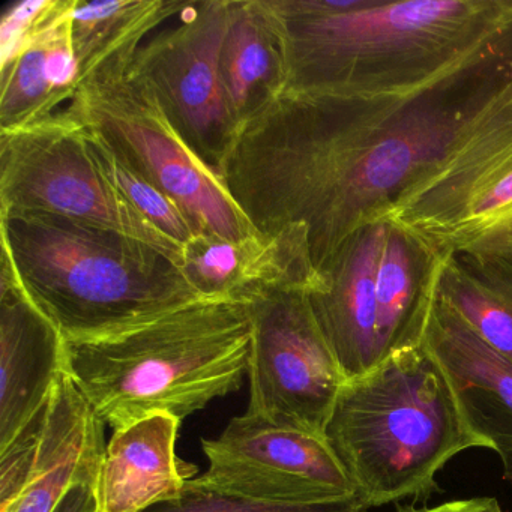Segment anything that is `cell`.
Segmentation results:
<instances>
[{"label": "cell", "mask_w": 512, "mask_h": 512, "mask_svg": "<svg viewBox=\"0 0 512 512\" xmlns=\"http://www.w3.org/2000/svg\"><path fill=\"white\" fill-rule=\"evenodd\" d=\"M53 512H100L94 484L74 485Z\"/></svg>", "instance_id": "27"}, {"label": "cell", "mask_w": 512, "mask_h": 512, "mask_svg": "<svg viewBox=\"0 0 512 512\" xmlns=\"http://www.w3.org/2000/svg\"><path fill=\"white\" fill-rule=\"evenodd\" d=\"M382 221L412 233L440 257L512 251V107Z\"/></svg>", "instance_id": "8"}, {"label": "cell", "mask_w": 512, "mask_h": 512, "mask_svg": "<svg viewBox=\"0 0 512 512\" xmlns=\"http://www.w3.org/2000/svg\"><path fill=\"white\" fill-rule=\"evenodd\" d=\"M220 67L236 131L286 89L283 41L265 0H229Z\"/></svg>", "instance_id": "20"}, {"label": "cell", "mask_w": 512, "mask_h": 512, "mask_svg": "<svg viewBox=\"0 0 512 512\" xmlns=\"http://www.w3.org/2000/svg\"><path fill=\"white\" fill-rule=\"evenodd\" d=\"M286 89L352 97L424 88L512 28V0H265Z\"/></svg>", "instance_id": "2"}, {"label": "cell", "mask_w": 512, "mask_h": 512, "mask_svg": "<svg viewBox=\"0 0 512 512\" xmlns=\"http://www.w3.org/2000/svg\"><path fill=\"white\" fill-rule=\"evenodd\" d=\"M370 506L355 494L343 499L311 503L259 502L226 493L205 484L202 479H190L178 496L155 503L142 512H367Z\"/></svg>", "instance_id": "24"}, {"label": "cell", "mask_w": 512, "mask_h": 512, "mask_svg": "<svg viewBox=\"0 0 512 512\" xmlns=\"http://www.w3.org/2000/svg\"><path fill=\"white\" fill-rule=\"evenodd\" d=\"M47 403L26 422L5 448H0V512L10 508L28 484L43 433Z\"/></svg>", "instance_id": "25"}, {"label": "cell", "mask_w": 512, "mask_h": 512, "mask_svg": "<svg viewBox=\"0 0 512 512\" xmlns=\"http://www.w3.org/2000/svg\"><path fill=\"white\" fill-rule=\"evenodd\" d=\"M2 254L65 340L112 334L200 296L182 266L131 236L43 212H0Z\"/></svg>", "instance_id": "4"}, {"label": "cell", "mask_w": 512, "mask_h": 512, "mask_svg": "<svg viewBox=\"0 0 512 512\" xmlns=\"http://www.w3.org/2000/svg\"><path fill=\"white\" fill-rule=\"evenodd\" d=\"M439 296L512 364V251L446 257Z\"/></svg>", "instance_id": "21"}, {"label": "cell", "mask_w": 512, "mask_h": 512, "mask_svg": "<svg viewBox=\"0 0 512 512\" xmlns=\"http://www.w3.org/2000/svg\"><path fill=\"white\" fill-rule=\"evenodd\" d=\"M425 349L448 376L470 430L502 460L512 482V364L491 349L439 293L425 329Z\"/></svg>", "instance_id": "14"}, {"label": "cell", "mask_w": 512, "mask_h": 512, "mask_svg": "<svg viewBox=\"0 0 512 512\" xmlns=\"http://www.w3.org/2000/svg\"><path fill=\"white\" fill-rule=\"evenodd\" d=\"M251 304L197 296L112 334L65 340L64 371L113 431L155 413L187 418L244 382Z\"/></svg>", "instance_id": "3"}, {"label": "cell", "mask_w": 512, "mask_h": 512, "mask_svg": "<svg viewBox=\"0 0 512 512\" xmlns=\"http://www.w3.org/2000/svg\"><path fill=\"white\" fill-rule=\"evenodd\" d=\"M65 338L0 259V448L50 400L64 373Z\"/></svg>", "instance_id": "13"}, {"label": "cell", "mask_w": 512, "mask_h": 512, "mask_svg": "<svg viewBox=\"0 0 512 512\" xmlns=\"http://www.w3.org/2000/svg\"><path fill=\"white\" fill-rule=\"evenodd\" d=\"M398 512H505L493 497H476V499L454 500L431 508H403Z\"/></svg>", "instance_id": "28"}, {"label": "cell", "mask_w": 512, "mask_h": 512, "mask_svg": "<svg viewBox=\"0 0 512 512\" xmlns=\"http://www.w3.org/2000/svg\"><path fill=\"white\" fill-rule=\"evenodd\" d=\"M182 0H76L71 11V40L80 80L106 65L131 61L149 35L178 17Z\"/></svg>", "instance_id": "22"}, {"label": "cell", "mask_w": 512, "mask_h": 512, "mask_svg": "<svg viewBox=\"0 0 512 512\" xmlns=\"http://www.w3.org/2000/svg\"><path fill=\"white\" fill-rule=\"evenodd\" d=\"M386 224L376 275L380 364L421 346L446 260L412 233Z\"/></svg>", "instance_id": "19"}, {"label": "cell", "mask_w": 512, "mask_h": 512, "mask_svg": "<svg viewBox=\"0 0 512 512\" xmlns=\"http://www.w3.org/2000/svg\"><path fill=\"white\" fill-rule=\"evenodd\" d=\"M59 215L145 242L182 266V247L112 187L92 157L86 128L68 112L0 130V212Z\"/></svg>", "instance_id": "7"}, {"label": "cell", "mask_w": 512, "mask_h": 512, "mask_svg": "<svg viewBox=\"0 0 512 512\" xmlns=\"http://www.w3.org/2000/svg\"><path fill=\"white\" fill-rule=\"evenodd\" d=\"M251 304L247 413L323 436L346 382L301 289L272 290Z\"/></svg>", "instance_id": "9"}, {"label": "cell", "mask_w": 512, "mask_h": 512, "mask_svg": "<svg viewBox=\"0 0 512 512\" xmlns=\"http://www.w3.org/2000/svg\"><path fill=\"white\" fill-rule=\"evenodd\" d=\"M58 0H20L0 20V65L10 62L25 41L55 10Z\"/></svg>", "instance_id": "26"}, {"label": "cell", "mask_w": 512, "mask_h": 512, "mask_svg": "<svg viewBox=\"0 0 512 512\" xmlns=\"http://www.w3.org/2000/svg\"><path fill=\"white\" fill-rule=\"evenodd\" d=\"M205 484L259 502L311 503L355 496L325 437L245 413L203 440Z\"/></svg>", "instance_id": "11"}, {"label": "cell", "mask_w": 512, "mask_h": 512, "mask_svg": "<svg viewBox=\"0 0 512 512\" xmlns=\"http://www.w3.org/2000/svg\"><path fill=\"white\" fill-rule=\"evenodd\" d=\"M386 226V221L368 224L344 239L319 271L323 283L308 293L317 325L346 380L380 365L376 275Z\"/></svg>", "instance_id": "12"}, {"label": "cell", "mask_w": 512, "mask_h": 512, "mask_svg": "<svg viewBox=\"0 0 512 512\" xmlns=\"http://www.w3.org/2000/svg\"><path fill=\"white\" fill-rule=\"evenodd\" d=\"M85 128L92 157L107 181L152 226L178 242L184 250V245L197 233L178 203L134 169L98 131Z\"/></svg>", "instance_id": "23"}, {"label": "cell", "mask_w": 512, "mask_h": 512, "mask_svg": "<svg viewBox=\"0 0 512 512\" xmlns=\"http://www.w3.org/2000/svg\"><path fill=\"white\" fill-rule=\"evenodd\" d=\"M131 64L133 59L115 62L80 80L68 112L98 131L134 169L175 200L197 235L226 241L259 235L220 173L187 145Z\"/></svg>", "instance_id": "6"}, {"label": "cell", "mask_w": 512, "mask_h": 512, "mask_svg": "<svg viewBox=\"0 0 512 512\" xmlns=\"http://www.w3.org/2000/svg\"><path fill=\"white\" fill-rule=\"evenodd\" d=\"M509 107L512 28L406 94L284 89L236 131L218 173L260 235L304 224L319 272Z\"/></svg>", "instance_id": "1"}, {"label": "cell", "mask_w": 512, "mask_h": 512, "mask_svg": "<svg viewBox=\"0 0 512 512\" xmlns=\"http://www.w3.org/2000/svg\"><path fill=\"white\" fill-rule=\"evenodd\" d=\"M74 4L76 0H58L19 53L0 65V130L49 118L73 100L80 83L71 40Z\"/></svg>", "instance_id": "18"}, {"label": "cell", "mask_w": 512, "mask_h": 512, "mask_svg": "<svg viewBox=\"0 0 512 512\" xmlns=\"http://www.w3.org/2000/svg\"><path fill=\"white\" fill-rule=\"evenodd\" d=\"M182 271L200 296L248 302L272 290L310 293L323 283L311 259L304 224L244 241L196 235L182 250Z\"/></svg>", "instance_id": "15"}, {"label": "cell", "mask_w": 512, "mask_h": 512, "mask_svg": "<svg viewBox=\"0 0 512 512\" xmlns=\"http://www.w3.org/2000/svg\"><path fill=\"white\" fill-rule=\"evenodd\" d=\"M227 20L229 0L187 2L178 23L149 37L131 64L187 145L217 172L236 134L220 67Z\"/></svg>", "instance_id": "10"}, {"label": "cell", "mask_w": 512, "mask_h": 512, "mask_svg": "<svg viewBox=\"0 0 512 512\" xmlns=\"http://www.w3.org/2000/svg\"><path fill=\"white\" fill-rule=\"evenodd\" d=\"M323 437L370 508L436 490L452 457L485 448L424 344L346 380Z\"/></svg>", "instance_id": "5"}, {"label": "cell", "mask_w": 512, "mask_h": 512, "mask_svg": "<svg viewBox=\"0 0 512 512\" xmlns=\"http://www.w3.org/2000/svg\"><path fill=\"white\" fill-rule=\"evenodd\" d=\"M104 425L64 371L47 403L28 484L4 512H53L74 485H97L107 448Z\"/></svg>", "instance_id": "16"}, {"label": "cell", "mask_w": 512, "mask_h": 512, "mask_svg": "<svg viewBox=\"0 0 512 512\" xmlns=\"http://www.w3.org/2000/svg\"><path fill=\"white\" fill-rule=\"evenodd\" d=\"M181 422L155 413L115 430L95 485L100 512H142L181 493L197 473L176 455Z\"/></svg>", "instance_id": "17"}]
</instances>
